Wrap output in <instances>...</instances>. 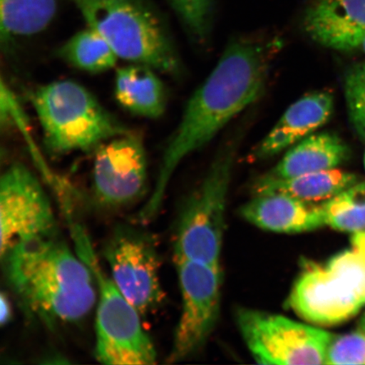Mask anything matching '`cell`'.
<instances>
[{
  "label": "cell",
  "mask_w": 365,
  "mask_h": 365,
  "mask_svg": "<svg viewBox=\"0 0 365 365\" xmlns=\"http://www.w3.org/2000/svg\"><path fill=\"white\" fill-rule=\"evenodd\" d=\"M282 48L278 38H241L228 44L211 74L191 96L164 149L153 193L139 214L141 221L156 216L182 160L207 145L232 118L262 97Z\"/></svg>",
  "instance_id": "obj_1"
},
{
  "label": "cell",
  "mask_w": 365,
  "mask_h": 365,
  "mask_svg": "<svg viewBox=\"0 0 365 365\" xmlns=\"http://www.w3.org/2000/svg\"><path fill=\"white\" fill-rule=\"evenodd\" d=\"M1 259L23 310L47 326L80 322L97 303L93 272L58 235L17 242Z\"/></svg>",
  "instance_id": "obj_2"
},
{
  "label": "cell",
  "mask_w": 365,
  "mask_h": 365,
  "mask_svg": "<svg viewBox=\"0 0 365 365\" xmlns=\"http://www.w3.org/2000/svg\"><path fill=\"white\" fill-rule=\"evenodd\" d=\"M30 101L49 153L91 152L108 140L130 132L85 86L70 80L34 89Z\"/></svg>",
  "instance_id": "obj_3"
},
{
  "label": "cell",
  "mask_w": 365,
  "mask_h": 365,
  "mask_svg": "<svg viewBox=\"0 0 365 365\" xmlns=\"http://www.w3.org/2000/svg\"><path fill=\"white\" fill-rule=\"evenodd\" d=\"M86 26L107 41L123 61L179 75L181 63L163 22L140 0H71Z\"/></svg>",
  "instance_id": "obj_4"
},
{
  "label": "cell",
  "mask_w": 365,
  "mask_h": 365,
  "mask_svg": "<svg viewBox=\"0 0 365 365\" xmlns=\"http://www.w3.org/2000/svg\"><path fill=\"white\" fill-rule=\"evenodd\" d=\"M365 304V232H356L352 248L325 263H305L289 298V307L316 326H334Z\"/></svg>",
  "instance_id": "obj_5"
},
{
  "label": "cell",
  "mask_w": 365,
  "mask_h": 365,
  "mask_svg": "<svg viewBox=\"0 0 365 365\" xmlns=\"http://www.w3.org/2000/svg\"><path fill=\"white\" fill-rule=\"evenodd\" d=\"M71 231L76 253L91 269L97 286L96 359L110 365L154 364L156 349L141 326L140 314L103 271L83 227L71 222Z\"/></svg>",
  "instance_id": "obj_6"
},
{
  "label": "cell",
  "mask_w": 365,
  "mask_h": 365,
  "mask_svg": "<svg viewBox=\"0 0 365 365\" xmlns=\"http://www.w3.org/2000/svg\"><path fill=\"white\" fill-rule=\"evenodd\" d=\"M238 143V140H230L219 150L202 184L182 209L175 238V262L220 266L227 194Z\"/></svg>",
  "instance_id": "obj_7"
},
{
  "label": "cell",
  "mask_w": 365,
  "mask_h": 365,
  "mask_svg": "<svg viewBox=\"0 0 365 365\" xmlns=\"http://www.w3.org/2000/svg\"><path fill=\"white\" fill-rule=\"evenodd\" d=\"M237 324L251 355L258 364H326L334 334L289 318L242 308Z\"/></svg>",
  "instance_id": "obj_8"
},
{
  "label": "cell",
  "mask_w": 365,
  "mask_h": 365,
  "mask_svg": "<svg viewBox=\"0 0 365 365\" xmlns=\"http://www.w3.org/2000/svg\"><path fill=\"white\" fill-rule=\"evenodd\" d=\"M103 255L114 284L140 316L161 304L159 257L148 232L127 225L116 227L105 245Z\"/></svg>",
  "instance_id": "obj_9"
},
{
  "label": "cell",
  "mask_w": 365,
  "mask_h": 365,
  "mask_svg": "<svg viewBox=\"0 0 365 365\" xmlns=\"http://www.w3.org/2000/svg\"><path fill=\"white\" fill-rule=\"evenodd\" d=\"M182 298L181 314L168 363H177L198 351L211 335L220 312V266L177 261Z\"/></svg>",
  "instance_id": "obj_10"
},
{
  "label": "cell",
  "mask_w": 365,
  "mask_h": 365,
  "mask_svg": "<svg viewBox=\"0 0 365 365\" xmlns=\"http://www.w3.org/2000/svg\"><path fill=\"white\" fill-rule=\"evenodd\" d=\"M0 254L17 242L58 235L51 203L42 185L21 163L9 166L0 179Z\"/></svg>",
  "instance_id": "obj_11"
},
{
  "label": "cell",
  "mask_w": 365,
  "mask_h": 365,
  "mask_svg": "<svg viewBox=\"0 0 365 365\" xmlns=\"http://www.w3.org/2000/svg\"><path fill=\"white\" fill-rule=\"evenodd\" d=\"M93 191L101 207L117 209L136 202L147 190L148 163L143 138L130 131L94 150Z\"/></svg>",
  "instance_id": "obj_12"
},
{
  "label": "cell",
  "mask_w": 365,
  "mask_h": 365,
  "mask_svg": "<svg viewBox=\"0 0 365 365\" xmlns=\"http://www.w3.org/2000/svg\"><path fill=\"white\" fill-rule=\"evenodd\" d=\"M334 104V96L327 91H313L297 100L253 148L249 154L250 161L272 158L316 133L330 120Z\"/></svg>",
  "instance_id": "obj_13"
},
{
  "label": "cell",
  "mask_w": 365,
  "mask_h": 365,
  "mask_svg": "<svg viewBox=\"0 0 365 365\" xmlns=\"http://www.w3.org/2000/svg\"><path fill=\"white\" fill-rule=\"evenodd\" d=\"M304 27L324 47L358 50L365 38V0H317L305 12Z\"/></svg>",
  "instance_id": "obj_14"
},
{
  "label": "cell",
  "mask_w": 365,
  "mask_h": 365,
  "mask_svg": "<svg viewBox=\"0 0 365 365\" xmlns=\"http://www.w3.org/2000/svg\"><path fill=\"white\" fill-rule=\"evenodd\" d=\"M240 213L251 225L279 234H299L326 226L322 204L282 194L255 195Z\"/></svg>",
  "instance_id": "obj_15"
},
{
  "label": "cell",
  "mask_w": 365,
  "mask_h": 365,
  "mask_svg": "<svg viewBox=\"0 0 365 365\" xmlns=\"http://www.w3.org/2000/svg\"><path fill=\"white\" fill-rule=\"evenodd\" d=\"M155 68L129 63L117 68L114 98L118 105L135 116L157 120L167 108L165 86Z\"/></svg>",
  "instance_id": "obj_16"
},
{
  "label": "cell",
  "mask_w": 365,
  "mask_h": 365,
  "mask_svg": "<svg viewBox=\"0 0 365 365\" xmlns=\"http://www.w3.org/2000/svg\"><path fill=\"white\" fill-rule=\"evenodd\" d=\"M349 156L348 145L339 136L328 132L314 133L290 148L280 162L263 176L280 180L333 170Z\"/></svg>",
  "instance_id": "obj_17"
},
{
  "label": "cell",
  "mask_w": 365,
  "mask_h": 365,
  "mask_svg": "<svg viewBox=\"0 0 365 365\" xmlns=\"http://www.w3.org/2000/svg\"><path fill=\"white\" fill-rule=\"evenodd\" d=\"M356 184L352 173L333 168L287 179L262 176L254 185V194H282L308 202H323Z\"/></svg>",
  "instance_id": "obj_18"
},
{
  "label": "cell",
  "mask_w": 365,
  "mask_h": 365,
  "mask_svg": "<svg viewBox=\"0 0 365 365\" xmlns=\"http://www.w3.org/2000/svg\"><path fill=\"white\" fill-rule=\"evenodd\" d=\"M57 11V0H0L2 43L41 33Z\"/></svg>",
  "instance_id": "obj_19"
},
{
  "label": "cell",
  "mask_w": 365,
  "mask_h": 365,
  "mask_svg": "<svg viewBox=\"0 0 365 365\" xmlns=\"http://www.w3.org/2000/svg\"><path fill=\"white\" fill-rule=\"evenodd\" d=\"M56 53L67 65L91 74L112 70L120 59L107 41L88 26L71 36Z\"/></svg>",
  "instance_id": "obj_20"
},
{
  "label": "cell",
  "mask_w": 365,
  "mask_h": 365,
  "mask_svg": "<svg viewBox=\"0 0 365 365\" xmlns=\"http://www.w3.org/2000/svg\"><path fill=\"white\" fill-rule=\"evenodd\" d=\"M326 225L333 230L365 232V182H356L349 189L322 202Z\"/></svg>",
  "instance_id": "obj_21"
},
{
  "label": "cell",
  "mask_w": 365,
  "mask_h": 365,
  "mask_svg": "<svg viewBox=\"0 0 365 365\" xmlns=\"http://www.w3.org/2000/svg\"><path fill=\"white\" fill-rule=\"evenodd\" d=\"M196 43L207 42L212 27V0H170Z\"/></svg>",
  "instance_id": "obj_22"
},
{
  "label": "cell",
  "mask_w": 365,
  "mask_h": 365,
  "mask_svg": "<svg viewBox=\"0 0 365 365\" xmlns=\"http://www.w3.org/2000/svg\"><path fill=\"white\" fill-rule=\"evenodd\" d=\"M344 93L351 123L365 139V61L346 72Z\"/></svg>",
  "instance_id": "obj_23"
},
{
  "label": "cell",
  "mask_w": 365,
  "mask_h": 365,
  "mask_svg": "<svg viewBox=\"0 0 365 365\" xmlns=\"http://www.w3.org/2000/svg\"><path fill=\"white\" fill-rule=\"evenodd\" d=\"M326 364H365V333L359 330L335 335L328 348Z\"/></svg>",
  "instance_id": "obj_24"
},
{
  "label": "cell",
  "mask_w": 365,
  "mask_h": 365,
  "mask_svg": "<svg viewBox=\"0 0 365 365\" xmlns=\"http://www.w3.org/2000/svg\"><path fill=\"white\" fill-rule=\"evenodd\" d=\"M2 302H1V321L2 323L7 321V319L9 318V314H10V308H9V304L6 302V300H4V297H2Z\"/></svg>",
  "instance_id": "obj_25"
},
{
  "label": "cell",
  "mask_w": 365,
  "mask_h": 365,
  "mask_svg": "<svg viewBox=\"0 0 365 365\" xmlns=\"http://www.w3.org/2000/svg\"><path fill=\"white\" fill-rule=\"evenodd\" d=\"M359 330L365 333V313L362 317L361 319H360L359 324Z\"/></svg>",
  "instance_id": "obj_26"
},
{
  "label": "cell",
  "mask_w": 365,
  "mask_h": 365,
  "mask_svg": "<svg viewBox=\"0 0 365 365\" xmlns=\"http://www.w3.org/2000/svg\"><path fill=\"white\" fill-rule=\"evenodd\" d=\"M358 50H360V51H362L365 54V38L362 41L361 44H360Z\"/></svg>",
  "instance_id": "obj_27"
},
{
  "label": "cell",
  "mask_w": 365,
  "mask_h": 365,
  "mask_svg": "<svg viewBox=\"0 0 365 365\" xmlns=\"http://www.w3.org/2000/svg\"><path fill=\"white\" fill-rule=\"evenodd\" d=\"M364 165H365V157H364Z\"/></svg>",
  "instance_id": "obj_28"
}]
</instances>
